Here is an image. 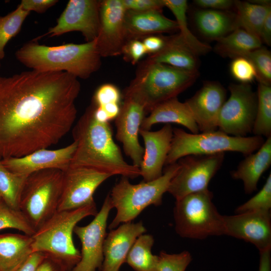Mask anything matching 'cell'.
Wrapping results in <instances>:
<instances>
[{
	"label": "cell",
	"instance_id": "cell-1",
	"mask_svg": "<svg viewBox=\"0 0 271 271\" xmlns=\"http://www.w3.org/2000/svg\"><path fill=\"white\" fill-rule=\"evenodd\" d=\"M78 78L64 72L0 75V156L21 157L57 144L77 116Z\"/></svg>",
	"mask_w": 271,
	"mask_h": 271
},
{
	"label": "cell",
	"instance_id": "cell-2",
	"mask_svg": "<svg viewBox=\"0 0 271 271\" xmlns=\"http://www.w3.org/2000/svg\"><path fill=\"white\" fill-rule=\"evenodd\" d=\"M72 136L77 147L70 165L91 168L112 176L134 179L141 176L139 168L124 160L114 141L109 122L96 117L92 104L74 126Z\"/></svg>",
	"mask_w": 271,
	"mask_h": 271
},
{
	"label": "cell",
	"instance_id": "cell-3",
	"mask_svg": "<svg viewBox=\"0 0 271 271\" xmlns=\"http://www.w3.org/2000/svg\"><path fill=\"white\" fill-rule=\"evenodd\" d=\"M15 56L21 63L31 70L64 72L78 79L88 78L101 65L96 39L83 44L57 46L41 45L34 40L19 49Z\"/></svg>",
	"mask_w": 271,
	"mask_h": 271
},
{
	"label": "cell",
	"instance_id": "cell-4",
	"mask_svg": "<svg viewBox=\"0 0 271 271\" xmlns=\"http://www.w3.org/2000/svg\"><path fill=\"white\" fill-rule=\"evenodd\" d=\"M199 75L148 58L139 62L134 78L123 92L150 113L158 104L178 95L192 85Z\"/></svg>",
	"mask_w": 271,
	"mask_h": 271
},
{
	"label": "cell",
	"instance_id": "cell-5",
	"mask_svg": "<svg viewBox=\"0 0 271 271\" xmlns=\"http://www.w3.org/2000/svg\"><path fill=\"white\" fill-rule=\"evenodd\" d=\"M95 202L77 209L57 211L32 235L33 252H40L64 263L70 271L80 261L73 233L83 218L97 213Z\"/></svg>",
	"mask_w": 271,
	"mask_h": 271
},
{
	"label": "cell",
	"instance_id": "cell-6",
	"mask_svg": "<svg viewBox=\"0 0 271 271\" xmlns=\"http://www.w3.org/2000/svg\"><path fill=\"white\" fill-rule=\"evenodd\" d=\"M179 168L177 162L167 165L159 178L137 184H131L129 178L122 176L109 193L116 214L108 229H113L120 224L131 221L150 205H161L163 196L167 192Z\"/></svg>",
	"mask_w": 271,
	"mask_h": 271
},
{
	"label": "cell",
	"instance_id": "cell-7",
	"mask_svg": "<svg viewBox=\"0 0 271 271\" xmlns=\"http://www.w3.org/2000/svg\"><path fill=\"white\" fill-rule=\"evenodd\" d=\"M262 137H234L217 129L194 134L173 128L170 149L165 165L176 163L190 155H211L226 152L241 153L245 157L256 151L264 142Z\"/></svg>",
	"mask_w": 271,
	"mask_h": 271
},
{
	"label": "cell",
	"instance_id": "cell-8",
	"mask_svg": "<svg viewBox=\"0 0 271 271\" xmlns=\"http://www.w3.org/2000/svg\"><path fill=\"white\" fill-rule=\"evenodd\" d=\"M213 197L212 192L207 189L176 200L173 215L178 234L197 239L224 235L223 215L213 203Z\"/></svg>",
	"mask_w": 271,
	"mask_h": 271
},
{
	"label": "cell",
	"instance_id": "cell-9",
	"mask_svg": "<svg viewBox=\"0 0 271 271\" xmlns=\"http://www.w3.org/2000/svg\"><path fill=\"white\" fill-rule=\"evenodd\" d=\"M63 171L49 169L26 179L19 209L36 230L57 211L63 187Z\"/></svg>",
	"mask_w": 271,
	"mask_h": 271
},
{
	"label": "cell",
	"instance_id": "cell-10",
	"mask_svg": "<svg viewBox=\"0 0 271 271\" xmlns=\"http://www.w3.org/2000/svg\"><path fill=\"white\" fill-rule=\"evenodd\" d=\"M224 153L211 155H190L180 159L176 175L167 192L176 200L208 189V184L220 169Z\"/></svg>",
	"mask_w": 271,
	"mask_h": 271
},
{
	"label": "cell",
	"instance_id": "cell-11",
	"mask_svg": "<svg viewBox=\"0 0 271 271\" xmlns=\"http://www.w3.org/2000/svg\"><path fill=\"white\" fill-rule=\"evenodd\" d=\"M230 95L220 110L218 129L228 135L247 137L252 133L255 121L257 98L249 84H231Z\"/></svg>",
	"mask_w": 271,
	"mask_h": 271
},
{
	"label": "cell",
	"instance_id": "cell-12",
	"mask_svg": "<svg viewBox=\"0 0 271 271\" xmlns=\"http://www.w3.org/2000/svg\"><path fill=\"white\" fill-rule=\"evenodd\" d=\"M113 208L109 194L105 197L100 211L85 226L76 225L74 232L81 243V258L70 271H96L101 268L103 261V246L106 236L107 221Z\"/></svg>",
	"mask_w": 271,
	"mask_h": 271
},
{
	"label": "cell",
	"instance_id": "cell-13",
	"mask_svg": "<svg viewBox=\"0 0 271 271\" xmlns=\"http://www.w3.org/2000/svg\"><path fill=\"white\" fill-rule=\"evenodd\" d=\"M111 176L91 168L70 164L63 171L62 191L58 211L75 209L95 202L94 193Z\"/></svg>",
	"mask_w": 271,
	"mask_h": 271
},
{
	"label": "cell",
	"instance_id": "cell-14",
	"mask_svg": "<svg viewBox=\"0 0 271 271\" xmlns=\"http://www.w3.org/2000/svg\"><path fill=\"white\" fill-rule=\"evenodd\" d=\"M100 1L70 0L56 25L44 35L58 36L73 31L80 32L86 42L95 40L99 28Z\"/></svg>",
	"mask_w": 271,
	"mask_h": 271
},
{
	"label": "cell",
	"instance_id": "cell-15",
	"mask_svg": "<svg viewBox=\"0 0 271 271\" xmlns=\"http://www.w3.org/2000/svg\"><path fill=\"white\" fill-rule=\"evenodd\" d=\"M125 12L122 0L100 1L99 28L96 42L101 57L122 55L127 42L124 26Z\"/></svg>",
	"mask_w": 271,
	"mask_h": 271
},
{
	"label": "cell",
	"instance_id": "cell-16",
	"mask_svg": "<svg viewBox=\"0 0 271 271\" xmlns=\"http://www.w3.org/2000/svg\"><path fill=\"white\" fill-rule=\"evenodd\" d=\"M225 233L253 244L259 252L271 249L270 211L223 215Z\"/></svg>",
	"mask_w": 271,
	"mask_h": 271
},
{
	"label": "cell",
	"instance_id": "cell-17",
	"mask_svg": "<svg viewBox=\"0 0 271 271\" xmlns=\"http://www.w3.org/2000/svg\"><path fill=\"white\" fill-rule=\"evenodd\" d=\"M124 101L115 119L116 138L122 146L125 155L132 165L140 168L144 148L139 141L140 130L145 117L144 107L134 99L123 96Z\"/></svg>",
	"mask_w": 271,
	"mask_h": 271
},
{
	"label": "cell",
	"instance_id": "cell-18",
	"mask_svg": "<svg viewBox=\"0 0 271 271\" xmlns=\"http://www.w3.org/2000/svg\"><path fill=\"white\" fill-rule=\"evenodd\" d=\"M226 94V89L220 83L207 81L185 101L201 132L218 129V117Z\"/></svg>",
	"mask_w": 271,
	"mask_h": 271
},
{
	"label": "cell",
	"instance_id": "cell-19",
	"mask_svg": "<svg viewBox=\"0 0 271 271\" xmlns=\"http://www.w3.org/2000/svg\"><path fill=\"white\" fill-rule=\"evenodd\" d=\"M77 147L74 141L56 150L42 149L21 157L3 159L1 162L10 171L27 177L41 170L57 169L65 170L70 165Z\"/></svg>",
	"mask_w": 271,
	"mask_h": 271
},
{
	"label": "cell",
	"instance_id": "cell-20",
	"mask_svg": "<svg viewBox=\"0 0 271 271\" xmlns=\"http://www.w3.org/2000/svg\"><path fill=\"white\" fill-rule=\"evenodd\" d=\"M173 130L171 124H165L156 131L140 129L139 134L145 144L144 154L140 167L143 181H151L163 175V167L170 149Z\"/></svg>",
	"mask_w": 271,
	"mask_h": 271
},
{
	"label": "cell",
	"instance_id": "cell-21",
	"mask_svg": "<svg viewBox=\"0 0 271 271\" xmlns=\"http://www.w3.org/2000/svg\"><path fill=\"white\" fill-rule=\"evenodd\" d=\"M147 230L142 221L120 224L106 234L103 246L101 271H119L137 238Z\"/></svg>",
	"mask_w": 271,
	"mask_h": 271
},
{
	"label": "cell",
	"instance_id": "cell-22",
	"mask_svg": "<svg viewBox=\"0 0 271 271\" xmlns=\"http://www.w3.org/2000/svg\"><path fill=\"white\" fill-rule=\"evenodd\" d=\"M124 26L126 41H142L151 35L178 30L176 21L166 17L162 11L138 12L126 10Z\"/></svg>",
	"mask_w": 271,
	"mask_h": 271
},
{
	"label": "cell",
	"instance_id": "cell-23",
	"mask_svg": "<svg viewBox=\"0 0 271 271\" xmlns=\"http://www.w3.org/2000/svg\"><path fill=\"white\" fill-rule=\"evenodd\" d=\"M270 165L271 137H269L255 153L245 156L236 169L230 174L233 179L243 182L245 193L250 194L257 190L260 178Z\"/></svg>",
	"mask_w": 271,
	"mask_h": 271
},
{
	"label": "cell",
	"instance_id": "cell-24",
	"mask_svg": "<svg viewBox=\"0 0 271 271\" xmlns=\"http://www.w3.org/2000/svg\"><path fill=\"white\" fill-rule=\"evenodd\" d=\"M145 117L141 129L150 130L155 124L174 123L186 127L192 133H199V129L185 102L180 101L177 97L164 101L155 107Z\"/></svg>",
	"mask_w": 271,
	"mask_h": 271
},
{
	"label": "cell",
	"instance_id": "cell-25",
	"mask_svg": "<svg viewBox=\"0 0 271 271\" xmlns=\"http://www.w3.org/2000/svg\"><path fill=\"white\" fill-rule=\"evenodd\" d=\"M32 236L0 234V270L15 271L33 253Z\"/></svg>",
	"mask_w": 271,
	"mask_h": 271
},
{
	"label": "cell",
	"instance_id": "cell-26",
	"mask_svg": "<svg viewBox=\"0 0 271 271\" xmlns=\"http://www.w3.org/2000/svg\"><path fill=\"white\" fill-rule=\"evenodd\" d=\"M197 56L183 43L179 34L167 37L166 45L148 59L186 71L197 72Z\"/></svg>",
	"mask_w": 271,
	"mask_h": 271
},
{
	"label": "cell",
	"instance_id": "cell-27",
	"mask_svg": "<svg viewBox=\"0 0 271 271\" xmlns=\"http://www.w3.org/2000/svg\"><path fill=\"white\" fill-rule=\"evenodd\" d=\"M235 16L223 11L202 9L194 14V21L199 32L204 36L217 40L235 29Z\"/></svg>",
	"mask_w": 271,
	"mask_h": 271
},
{
	"label": "cell",
	"instance_id": "cell-28",
	"mask_svg": "<svg viewBox=\"0 0 271 271\" xmlns=\"http://www.w3.org/2000/svg\"><path fill=\"white\" fill-rule=\"evenodd\" d=\"M216 51L224 57L235 58L261 47L259 38L242 29H236L229 34L216 40Z\"/></svg>",
	"mask_w": 271,
	"mask_h": 271
},
{
	"label": "cell",
	"instance_id": "cell-29",
	"mask_svg": "<svg viewBox=\"0 0 271 271\" xmlns=\"http://www.w3.org/2000/svg\"><path fill=\"white\" fill-rule=\"evenodd\" d=\"M234 6L237 11L235 18V29H242L259 38L263 23L271 11L270 5L235 1Z\"/></svg>",
	"mask_w": 271,
	"mask_h": 271
},
{
	"label": "cell",
	"instance_id": "cell-30",
	"mask_svg": "<svg viewBox=\"0 0 271 271\" xmlns=\"http://www.w3.org/2000/svg\"><path fill=\"white\" fill-rule=\"evenodd\" d=\"M164 6L173 14L178 24L179 34L183 43L197 55L208 53L211 47L201 42L188 27L186 13L188 3L186 0H163Z\"/></svg>",
	"mask_w": 271,
	"mask_h": 271
},
{
	"label": "cell",
	"instance_id": "cell-31",
	"mask_svg": "<svg viewBox=\"0 0 271 271\" xmlns=\"http://www.w3.org/2000/svg\"><path fill=\"white\" fill-rule=\"evenodd\" d=\"M154 243L151 234L139 236L129 251L125 262L135 271H158V255L152 252Z\"/></svg>",
	"mask_w": 271,
	"mask_h": 271
},
{
	"label": "cell",
	"instance_id": "cell-32",
	"mask_svg": "<svg viewBox=\"0 0 271 271\" xmlns=\"http://www.w3.org/2000/svg\"><path fill=\"white\" fill-rule=\"evenodd\" d=\"M257 103L253 136L271 137V86L258 83Z\"/></svg>",
	"mask_w": 271,
	"mask_h": 271
},
{
	"label": "cell",
	"instance_id": "cell-33",
	"mask_svg": "<svg viewBox=\"0 0 271 271\" xmlns=\"http://www.w3.org/2000/svg\"><path fill=\"white\" fill-rule=\"evenodd\" d=\"M26 178L10 171L0 161V197L10 207L20 210V197Z\"/></svg>",
	"mask_w": 271,
	"mask_h": 271
},
{
	"label": "cell",
	"instance_id": "cell-34",
	"mask_svg": "<svg viewBox=\"0 0 271 271\" xmlns=\"http://www.w3.org/2000/svg\"><path fill=\"white\" fill-rule=\"evenodd\" d=\"M30 13L19 4L13 12L0 17V60L5 56V48L7 43L18 34Z\"/></svg>",
	"mask_w": 271,
	"mask_h": 271
},
{
	"label": "cell",
	"instance_id": "cell-35",
	"mask_svg": "<svg viewBox=\"0 0 271 271\" xmlns=\"http://www.w3.org/2000/svg\"><path fill=\"white\" fill-rule=\"evenodd\" d=\"M8 228L18 230L30 236L36 231L20 210L10 207L2 200L0 202V230Z\"/></svg>",
	"mask_w": 271,
	"mask_h": 271
},
{
	"label": "cell",
	"instance_id": "cell-36",
	"mask_svg": "<svg viewBox=\"0 0 271 271\" xmlns=\"http://www.w3.org/2000/svg\"><path fill=\"white\" fill-rule=\"evenodd\" d=\"M241 57L247 59L253 64L258 83L270 86L271 53L268 50L261 47L245 54Z\"/></svg>",
	"mask_w": 271,
	"mask_h": 271
},
{
	"label": "cell",
	"instance_id": "cell-37",
	"mask_svg": "<svg viewBox=\"0 0 271 271\" xmlns=\"http://www.w3.org/2000/svg\"><path fill=\"white\" fill-rule=\"evenodd\" d=\"M271 209V174L269 173L261 190L235 209L236 214Z\"/></svg>",
	"mask_w": 271,
	"mask_h": 271
},
{
	"label": "cell",
	"instance_id": "cell-38",
	"mask_svg": "<svg viewBox=\"0 0 271 271\" xmlns=\"http://www.w3.org/2000/svg\"><path fill=\"white\" fill-rule=\"evenodd\" d=\"M192 260L190 253L183 251L170 254L164 251L158 255V271H185Z\"/></svg>",
	"mask_w": 271,
	"mask_h": 271
},
{
	"label": "cell",
	"instance_id": "cell-39",
	"mask_svg": "<svg viewBox=\"0 0 271 271\" xmlns=\"http://www.w3.org/2000/svg\"><path fill=\"white\" fill-rule=\"evenodd\" d=\"M230 69L233 77L241 83L249 84L256 78V71L253 64L244 57L234 58Z\"/></svg>",
	"mask_w": 271,
	"mask_h": 271
},
{
	"label": "cell",
	"instance_id": "cell-40",
	"mask_svg": "<svg viewBox=\"0 0 271 271\" xmlns=\"http://www.w3.org/2000/svg\"><path fill=\"white\" fill-rule=\"evenodd\" d=\"M121 94L118 87L111 83H105L95 91L92 103L96 106L101 107L112 103L119 104Z\"/></svg>",
	"mask_w": 271,
	"mask_h": 271
},
{
	"label": "cell",
	"instance_id": "cell-41",
	"mask_svg": "<svg viewBox=\"0 0 271 271\" xmlns=\"http://www.w3.org/2000/svg\"><path fill=\"white\" fill-rule=\"evenodd\" d=\"M147 54L146 48L142 41L139 40H131L126 42L122 55L127 62L134 65Z\"/></svg>",
	"mask_w": 271,
	"mask_h": 271
},
{
	"label": "cell",
	"instance_id": "cell-42",
	"mask_svg": "<svg viewBox=\"0 0 271 271\" xmlns=\"http://www.w3.org/2000/svg\"><path fill=\"white\" fill-rule=\"evenodd\" d=\"M126 10L138 12L162 11L164 7L163 0H122Z\"/></svg>",
	"mask_w": 271,
	"mask_h": 271
},
{
	"label": "cell",
	"instance_id": "cell-43",
	"mask_svg": "<svg viewBox=\"0 0 271 271\" xmlns=\"http://www.w3.org/2000/svg\"><path fill=\"white\" fill-rule=\"evenodd\" d=\"M146 48L147 53L150 55L157 53L165 47L167 37L162 35H151L142 40Z\"/></svg>",
	"mask_w": 271,
	"mask_h": 271
},
{
	"label": "cell",
	"instance_id": "cell-44",
	"mask_svg": "<svg viewBox=\"0 0 271 271\" xmlns=\"http://www.w3.org/2000/svg\"><path fill=\"white\" fill-rule=\"evenodd\" d=\"M57 2V0H23L20 5L24 10L29 12L34 11L42 13Z\"/></svg>",
	"mask_w": 271,
	"mask_h": 271
},
{
	"label": "cell",
	"instance_id": "cell-45",
	"mask_svg": "<svg viewBox=\"0 0 271 271\" xmlns=\"http://www.w3.org/2000/svg\"><path fill=\"white\" fill-rule=\"evenodd\" d=\"M194 4L203 9L218 11L227 10L234 5L232 0H195Z\"/></svg>",
	"mask_w": 271,
	"mask_h": 271
},
{
	"label": "cell",
	"instance_id": "cell-46",
	"mask_svg": "<svg viewBox=\"0 0 271 271\" xmlns=\"http://www.w3.org/2000/svg\"><path fill=\"white\" fill-rule=\"evenodd\" d=\"M36 271H70L60 261L46 254Z\"/></svg>",
	"mask_w": 271,
	"mask_h": 271
},
{
	"label": "cell",
	"instance_id": "cell-47",
	"mask_svg": "<svg viewBox=\"0 0 271 271\" xmlns=\"http://www.w3.org/2000/svg\"><path fill=\"white\" fill-rule=\"evenodd\" d=\"M45 256L46 254L44 253L34 252L15 271H36Z\"/></svg>",
	"mask_w": 271,
	"mask_h": 271
},
{
	"label": "cell",
	"instance_id": "cell-48",
	"mask_svg": "<svg viewBox=\"0 0 271 271\" xmlns=\"http://www.w3.org/2000/svg\"><path fill=\"white\" fill-rule=\"evenodd\" d=\"M259 38L266 45H271V11L266 16L261 26Z\"/></svg>",
	"mask_w": 271,
	"mask_h": 271
},
{
	"label": "cell",
	"instance_id": "cell-49",
	"mask_svg": "<svg viewBox=\"0 0 271 271\" xmlns=\"http://www.w3.org/2000/svg\"><path fill=\"white\" fill-rule=\"evenodd\" d=\"M270 250L259 252V264L258 271H271Z\"/></svg>",
	"mask_w": 271,
	"mask_h": 271
},
{
	"label": "cell",
	"instance_id": "cell-50",
	"mask_svg": "<svg viewBox=\"0 0 271 271\" xmlns=\"http://www.w3.org/2000/svg\"><path fill=\"white\" fill-rule=\"evenodd\" d=\"M1 201H2V199H1V197H0V202H1Z\"/></svg>",
	"mask_w": 271,
	"mask_h": 271
},
{
	"label": "cell",
	"instance_id": "cell-51",
	"mask_svg": "<svg viewBox=\"0 0 271 271\" xmlns=\"http://www.w3.org/2000/svg\"><path fill=\"white\" fill-rule=\"evenodd\" d=\"M1 271V270H0Z\"/></svg>",
	"mask_w": 271,
	"mask_h": 271
}]
</instances>
